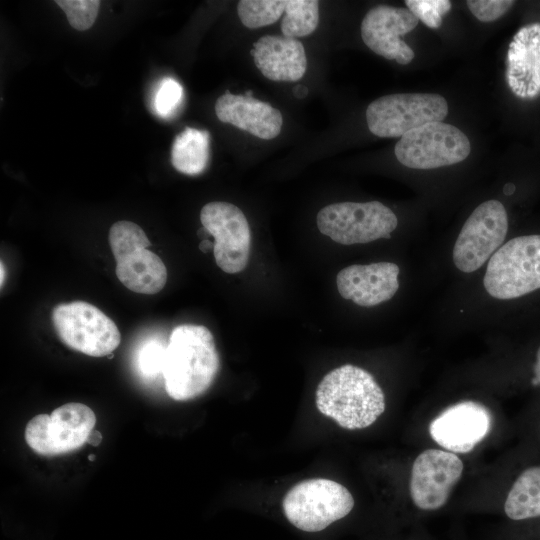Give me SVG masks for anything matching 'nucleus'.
Here are the masks:
<instances>
[{"label": "nucleus", "instance_id": "nucleus-1", "mask_svg": "<svg viewBox=\"0 0 540 540\" xmlns=\"http://www.w3.org/2000/svg\"><path fill=\"white\" fill-rule=\"evenodd\" d=\"M219 369V354L207 327L182 324L172 330L162 373L169 397L187 401L202 395L212 385Z\"/></svg>", "mask_w": 540, "mask_h": 540}, {"label": "nucleus", "instance_id": "nucleus-2", "mask_svg": "<svg viewBox=\"0 0 540 540\" xmlns=\"http://www.w3.org/2000/svg\"><path fill=\"white\" fill-rule=\"evenodd\" d=\"M316 407L349 430L372 425L385 410V396L366 370L346 364L327 373L316 389Z\"/></svg>", "mask_w": 540, "mask_h": 540}, {"label": "nucleus", "instance_id": "nucleus-3", "mask_svg": "<svg viewBox=\"0 0 540 540\" xmlns=\"http://www.w3.org/2000/svg\"><path fill=\"white\" fill-rule=\"evenodd\" d=\"M108 239L116 261V276L126 288L140 294H155L164 288L166 266L148 250L151 243L140 226L117 221L110 227Z\"/></svg>", "mask_w": 540, "mask_h": 540}, {"label": "nucleus", "instance_id": "nucleus-4", "mask_svg": "<svg viewBox=\"0 0 540 540\" xmlns=\"http://www.w3.org/2000/svg\"><path fill=\"white\" fill-rule=\"evenodd\" d=\"M483 284L501 300L540 289V235L515 237L502 245L488 261Z\"/></svg>", "mask_w": 540, "mask_h": 540}, {"label": "nucleus", "instance_id": "nucleus-5", "mask_svg": "<svg viewBox=\"0 0 540 540\" xmlns=\"http://www.w3.org/2000/svg\"><path fill=\"white\" fill-rule=\"evenodd\" d=\"M282 507L286 518L296 528L318 532L348 515L354 507V499L342 484L313 478L288 490Z\"/></svg>", "mask_w": 540, "mask_h": 540}, {"label": "nucleus", "instance_id": "nucleus-6", "mask_svg": "<svg viewBox=\"0 0 540 540\" xmlns=\"http://www.w3.org/2000/svg\"><path fill=\"white\" fill-rule=\"evenodd\" d=\"M397 224L394 212L378 201L334 203L317 214L319 231L342 245L389 239Z\"/></svg>", "mask_w": 540, "mask_h": 540}, {"label": "nucleus", "instance_id": "nucleus-7", "mask_svg": "<svg viewBox=\"0 0 540 540\" xmlns=\"http://www.w3.org/2000/svg\"><path fill=\"white\" fill-rule=\"evenodd\" d=\"M51 316L60 340L88 356H108L121 342V334L114 321L85 301L58 304Z\"/></svg>", "mask_w": 540, "mask_h": 540}, {"label": "nucleus", "instance_id": "nucleus-8", "mask_svg": "<svg viewBox=\"0 0 540 540\" xmlns=\"http://www.w3.org/2000/svg\"><path fill=\"white\" fill-rule=\"evenodd\" d=\"M448 114L446 99L436 93H397L382 96L366 109L371 133L378 137H402L432 122H442Z\"/></svg>", "mask_w": 540, "mask_h": 540}, {"label": "nucleus", "instance_id": "nucleus-9", "mask_svg": "<svg viewBox=\"0 0 540 540\" xmlns=\"http://www.w3.org/2000/svg\"><path fill=\"white\" fill-rule=\"evenodd\" d=\"M395 156L412 169H435L465 160L471 145L454 125L432 122L404 134L395 145Z\"/></svg>", "mask_w": 540, "mask_h": 540}, {"label": "nucleus", "instance_id": "nucleus-10", "mask_svg": "<svg viewBox=\"0 0 540 540\" xmlns=\"http://www.w3.org/2000/svg\"><path fill=\"white\" fill-rule=\"evenodd\" d=\"M96 416L82 403H67L51 414L33 417L25 428V441L40 455L56 456L79 449L93 431Z\"/></svg>", "mask_w": 540, "mask_h": 540}, {"label": "nucleus", "instance_id": "nucleus-11", "mask_svg": "<svg viewBox=\"0 0 540 540\" xmlns=\"http://www.w3.org/2000/svg\"><path fill=\"white\" fill-rule=\"evenodd\" d=\"M508 216L498 200L478 205L464 223L453 248L455 266L464 273L479 269L502 246Z\"/></svg>", "mask_w": 540, "mask_h": 540}, {"label": "nucleus", "instance_id": "nucleus-12", "mask_svg": "<svg viewBox=\"0 0 540 540\" xmlns=\"http://www.w3.org/2000/svg\"><path fill=\"white\" fill-rule=\"evenodd\" d=\"M200 220L214 237L213 255L218 267L228 274L243 271L251 248V232L244 213L234 204L215 201L202 207Z\"/></svg>", "mask_w": 540, "mask_h": 540}, {"label": "nucleus", "instance_id": "nucleus-13", "mask_svg": "<svg viewBox=\"0 0 540 540\" xmlns=\"http://www.w3.org/2000/svg\"><path fill=\"white\" fill-rule=\"evenodd\" d=\"M463 462L455 453L427 449L415 459L410 479L413 503L422 510H436L448 500L463 473Z\"/></svg>", "mask_w": 540, "mask_h": 540}, {"label": "nucleus", "instance_id": "nucleus-14", "mask_svg": "<svg viewBox=\"0 0 540 540\" xmlns=\"http://www.w3.org/2000/svg\"><path fill=\"white\" fill-rule=\"evenodd\" d=\"M418 22L408 9L378 5L363 18L361 37L365 45L377 55L407 65L415 54L401 36L415 29Z\"/></svg>", "mask_w": 540, "mask_h": 540}, {"label": "nucleus", "instance_id": "nucleus-15", "mask_svg": "<svg viewBox=\"0 0 540 540\" xmlns=\"http://www.w3.org/2000/svg\"><path fill=\"white\" fill-rule=\"evenodd\" d=\"M491 414L481 403L462 401L446 408L429 426L432 439L452 453H468L489 433Z\"/></svg>", "mask_w": 540, "mask_h": 540}, {"label": "nucleus", "instance_id": "nucleus-16", "mask_svg": "<svg viewBox=\"0 0 540 540\" xmlns=\"http://www.w3.org/2000/svg\"><path fill=\"white\" fill-rule=\"evenodd\" d=\"M399 272V267L391 262L350 265L337 274V289L341 297L359 306H376L395 295Z\"/></svg>", "mask_w": 540, "mask_h": 540}, {"label": "nucleus", "instance_id": "nucleus-17", "mask_svg": "<svg viewBox=\"0 0 540 540\" xmlns=\"http://www.w3.org/2000/svg\"><path fill=\"white\" fill-rule=\"evenodd\" d=\"M506 80L511 91L527 99L540 94V23L521 27L509 44Z\"/></svg>", "mask_w": 540, "mask_h": 540}, {"label": "nucleus", "instance_id": "nucleus-18", "mask_svg": "<svg viewBox=\"0 0 540 540\" xmlns=\"http://www.w3.org/2000/svg\"><path fill=\"white\" fill-rule=\"evenodd\" d=\"M215 113L221 122L232 124L264 140L277 137L283 124L282 114L270 104L229 91L217 99Z\"/></svg>", "mask_w": 540, "mask_h": 540}, {"label": "nucleus", "instance_id": "nucleus-19", "mask_svg": "<svg viewBox=\"0 0 540 540\" xmlns=\"http://www.w3.org/2000/svg\"><path fill=\"white\" fill-rule=\"evenodd\" d=\"M251 55L263 76L273 81H297L306 71L304 46L295 38L263 36L253 44Z\"/></svg>", "mask_w": 540, "mask_h": 540}, {"label": "nucleus", "instance_id": "nucleus-20", "mask_svg": "<svg viewBox=\"0 0 540 540\" xmlns=\"http://www.w3.org/2000/svg\"><path fill=\"white\" fill-rule=\"evenodd\" d=\"M209 141L207 131L186 127L175 137L172 144L173 167L186 175L202 173L209 160Z\"/></svg>", "mask_w": 540, "mask_h": 540}, {"label": "nucleus", "instance_id": "nucleus-21", "mask_svg": "<svg viewBox=\"0 0 540 540\" xmlns=\"http://www.w3.org/2000/svg\"><path fill=\"white\" fill-rule=\"evenodd\" d=\"M504 511L512 520L540 517V466L519 475L507 495Z\"/></svg>", "mask_w": 540, "mask_h": 540}, {"label": "nucleus", "instance_id": "nucleus-22", "mask_svg": "<svg viewBox=\"0 0 540 540\" xmlns=\"http://www.w3.org/2000/svg\"><path fill=\"white\" fill-rule=\"evenodd\" d=\"M319 2L315 0H288L281 21L283 36L304 37L311 34L319 22Z\"/></svg>", "mask_w": 540, "mask_h": 540}, {"label": "nucleus", "instance_id": "nucleus-23", "mask_svg": "<svg viewBox=\"0 0 540 540\" xmlns=\"http://www.w3.org/2000/svg\"><path fill=\"white\" fill-rule=\"evenodd\" d=\"M286 3L283 0H241L237 13L247 28H260L276 22L285 11Z\"/></svg>", "mask_w": 540, "mask_h": 540}, {"label": "nucleus", "instance_id": "nucleus-24", "mask_svg": "<svg viewBox=\"0 0 540 540\" xmlns=\"http://www.w3.org/2000/svg\"><path fill=\"white\" fill-rule=\"evenodd\" d=\"M166 346L157 338L141 343L135 356V366L143 379L153 380L163 373Z\"/></svg>", "mask_w": 540, "mask_h": 540}, {"label": "nucleus", "instance_id": "nucleus-25", "mask_svg": "<svg viewBox=\"0 0 540 540\" xmlns=\"http://www.w3.org/2000/svg\"><path fill=\"white\" fill-rule=\"evenodd\" d=\"M65 12L69 24L78 31L88 30L95 22L100 1L98 0H56Z\"/></svg>", "mask_w": 540, "mask_h": 540}, {"label": "nucleus", "instance_id": "nucleus-26", "mask_svg": "<svg viewBox=\"0 0 540 540\" xmlns=\"http://www.w3.org/2000/svg\"><path fill=\"white\" fill-rule=\"evenodd\" d=\"M182 100L181 84L174 78L166 77L161 80L155 91L153 99L155 113L162 118H168L178 110Z\"/></svg>", "mask_w": 540, "mask_h": 540}, {"label": "nucleus", "instance_id": "nucleus-27", "mask_svg": "<svg viewBox=\"0 0 540 540\" xmlns=\"http://www.w3.org/2000/svg\"><path fill=\"white\" fill-rule=\"evenodd\" d=\"M407 9L427 27L437 29L452 7L449 0H406Z\"/></svg>", "mask_w": 540, "mask_h": 540}, {"label": "nucleus", "instance_id": "nucleus-28", "mask_svg": "<svg viewBox=\"0 0 540 540\" xmlns=\"http://www.w3.org/2000/svg\"><path fill=\"white\" fill-rule=\"evenodd\" d=\"M511 0H469L471 13L481 22H492L503 16L514 4Z\"/></svg>", "mask_w": 540, "mask_h": 540}, {"label": "nucleus", "instance_id": "nucleus-29", "mask_svg": "<svg viewBox=\"0 0 540 540\" xmlns=\"http://www.w3.org/2000/svg\"><path fill=\"white\" fill-rule=\"evenodd\" d=\"M533 373L534 376L531 380V383L533 386H540V347L537 350L536 353V361L533 366Z\"/></svg>", "mask_w": 540, "mask_h": 540}, {"label": "nucleus", "instance_id": "nucleus-30", "mask_svg": "<svg viewBox=\"0 0 540 540\" xmlns=\"http://www.w3.org/2000/svg\"><path fill=\"white\" fill-rule=\"evenodd\" d=\"M101 440H102L101 433L99 431L93 430L90 433L86 443L91 444L93 446H97L100 444Z\"/></svg>", "mask_w": 540, "mask_h": 540}, {"label": "nucleus", "instance_id": "nucleus-31", "mask_svg": "<svg viewBox=\"0 0 540 540\" xmlns=\"http://www.w3.org/2000/svg\"><path fill=\"white\" fill-rule=\"evenodd\" d=\"M293 93L297 98H303L307 95L308 89L305 86L297 85L294 88Z\"/></svg>", "mask_w": 540, "mask_h": 540}, {"label": "nucleus", "instance_id": "nucleus-32", "mask_svg": "<svg viewBox=\"0 0 540 540\" xmlns=\"http://www.w3.org/2000/svg\"><path fill=\"white\" fill-rule=\"evenodd\" d=\"M213 247H214V243H212L210 240L208 239H204L201 241L200 245H199V249L202 251V252H207L209 250H213Z\"/></svg>", "mask_w": 540, "mask_h": 540}, {"label": "nucleus", "instance_id": "nucleus-33", "mask_svg": "<svg viewBox=\"0 0 540 540\" xmlns=\"http://www.w3.org/2000/svg\"><path fill=\"white\" fill-rule=\"evenodd\" d=\"M515 191V186L511 183H508L505 185V188H504V193L506 195H511L512 193H514Z\"/></svg>", "mask_w": 540, "mask_h": 540}, {"label": "nucleus", "instance_id": "nucleus-34", "mask_svg": "<svg viewBox=\"0 0 540 540\" xmlns=\"http://www.w3.org/2000/svg\"><path fill=\"white\" fill-rule=\"evenodd\" d=\"M1 287L3 286V281H4V278H5V268H4V265H3V262H1Z\"/></svg>", "mask_w": 540, "mask_h": 540}, {"label": "nucleus", "instance_id": "nucleus-35", "mask_svg": "<svg viewBox=\"0 0 540 540\" xmlns=\"http://www.w3.org/2000/svg\"><path fill=\"white\" fill-rule=\"evenodd\" d=\"M88 459H89L90 461H93V460H95V456H94L93 454H90V455L88 456Z\"/></svg>", "mask_w": 540, "mask_h": 540}]
</instances>
